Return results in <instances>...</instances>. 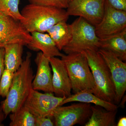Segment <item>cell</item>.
Returning a JSON list of instances; mask_svg holds the SVG:
<instances>
[{
	"instance_id": "obj_19",
	"label": "cell",
	"mask_w": 126,
	"mask_h": 126,
	"mask_svg": "<svg viewBox=\"0 0 126 126\" xmlns=\"http://www.w3.org/2000/svg\"><path fill=\"white\" fill-rule=\"evenodd\" d=\"M67 21H60L47 31L60 51L69 43L72 37L70 26Z\"/></svg>"
},
{
	"instance_id": "obj_26",
	"label": "cell",
	"mask_w": 126,
	"mask_h": 126,
	"mask_svg": "<svg viewBox=\"0 0 126 126\" xmlns=\"http://www.w3.org/2000/svg\"><path fill=\"white\" fill-rule=\"evenodd\" d=\"M5 50L3 47L0 48V79L3 71L5 69L4 64V56Z\"/></svg>"
},
{
	"instance_id": "obj_4",
	"label": "cell",
	"mask_w": 126,
	"mask_h": 126,
	"mask_svg": "<svg viewBox=\"0 0 126 126\" xmlns=\"http://www.w3.org/2000/svg\"><path fill=\"white\" fill-rule=\"evenodd\" d=\"M67 69L74 94L83 90L93 93L95 88L94 79L83 52L64 55L61 57Z\"/></svg>"
},
{
	"instance_id": "obj_8",
	"label": "cell",
	"mask_w": 126,
	"mask_h": 126,
	"mask_svg": "<svg viewBox=\"0 0 126 126\" xmlns=\"http://www.w3.org/2000/svg\"><path fill=\"white\" fill-rule=\"evenodd\" d=\"M126 29V11L119 10L110 5L105 0L102 19L95 26V32L99 39L116 34Z\"/></svg>"
},
{
	"instance_id": "obj_27",
	"label": "cell",
	"mask_w": 126,
	"mask_h": 126,
	"mask_svg": "<svg viewBox=\"0 0 126 126\" xmlns=\"http://www.w3.org/2000/svg\"><path fill=\"white\" fill-rule=\"evenodd\" d=\"M117 126H126V117H122L119 119L118 122Z\"/></svg>"
},
{
	"instance_id": "obj_20",
	"label": "cell",
	"mask_w": 126,
	"mask_h": 126,
	"mask_svg": "<svg viewBox=\"0 0 126 126\" xmlns=\"http://www.w3.org/2000/svg\"><path fill=\"white\" fill-rule=\"evenodd\" d=\"M10 126H35V118L29 110L23 106L10 114Z\"/></svg>"
},
{
	"instance_id": "obj_7",
	"label": "cell",
	"mask_w": 126,
	"mask_h": 126,
	"mask_svg": "<svg viewBox=\"0 0 126 126\" xmlns=\"http://www.w3.org/2000/svg\"><path fill=\"white\" fill-rule=\"evenodd\" d=\"M32 40L31 34L20 21L0 12V48L15 43L27 46Z\"/></svg>"
},
{
	"instance_id": "obj_14",
	"label": "cell",
	"mask_w": 126,
	"mask_h": 126,
	"mask_svg": "<svg viewBox=\"0 0 126 126\" xmlns=\"http://www.w3.org/2000/svg\"><path fill=\"white\" fill-rule=\"evenodd\" d=\"M31 42L27 46L34 50H40L43 54L49 58L54 57H62L64 54L57 48L54 41L48 34L34 32L31 33Z\"/></svg>"
},
{
	"instance_id": "obj_9",
	"label": "cell",
	"mask_w": 126,
	"mask_h": 126,
	"mask_svg": "<svg viewBox=\"0 0 126 126\" xmlns=\"http://www.w3.org/2000/svg\"><path fill=\"white\" fill-rule=\"evenodd\" d=\"M65 97L55 96L53 93H42L32 89L24 106L34 117H46L52 118L55 109L61 106Z\"/></svg>"
},
{
	"instance_id": "obj_21",
	"label": "cell",
	"mask_w": 126,
	"mask_h": 126,
	"mask_svg": "<svg viewBox=\"0 0 126 126\" xmlns=\"http://www.w3.org/2000/svg\"><path fill=\"white\" fill-rule=\"evenodd\" d=\"M20 0H0V12L17 20L24 18L19 11Z\"/></svg>"
},
{
	"instance_id": "obj_24",
	"label": "cell",
	"mask_w": 126,
	"mask_h": 126,
	"mask_svg": "<svg viewBox=\"0 0 126 126\" xmlns=\"http://www.w3.org/2000/svg\"><path fill=\"white\" fill-rule=\"evenodd\" d=\"M34 118L35 126H54L51 118L46 117H34Z\"/></svg>"
},
{
	"instance_id": "obj_15",
	"label": "cell",
	"mask_w": 126,
	"mask_h": 126,
	"mask_svg": "<svg viewBox=\"0 0 126 126\" xmlns=\"http://www.w3.org/2000/svg\"><path fill=\"white\" fill-rule=\"evenodd\" d=\"M109 50L123 61L126 60V29L116 34L100 39L99 49Z\"/></svg>"
},
{
	"instance_id": "obj_17",
	"label": "cell",
	"mask_w": 126,
	"mask_h": 126,
	"mask_svg": "<svg viewBox=\"0 0 126 126\" xmlns=\"http://www.w3.org/2000/svg\"><path fill=\"white\" fill-rule=\"evenodd\" d=\"M92 114L85 126H115L117 110L109 111L100 106H91Z\"/></svg>"
},
{
	"instance_id": "obj_29",
	"label": "cell",
	"mask_w": 126,
	"mask_h": 126,
	"mask_svg": "<svg viewBox=\"0 0 126 126\" xmlns=\"http://www.w3.org/2000/svg\"><path fill=\"white\" fill-rule=\"evenodd\" d=\"M70 0H69V1H70Z\"/></svg>"
},
{
	"instance_id": "obj_11",
	"label": "cell",
	"mask_w": 126,
	"mask_h": 126,
	"mask_svg": "<svg viewBox=\"0 0 126 126\" xmlns=\"http://www.w3.org/2000/svg\"><path fill=\"white\" fill-rule=\"evenodd\" d=\"M98 51L110 70L115 87V103L118 104L126 90V63L109 50L100 48Z\"/></svg>"
},
{
	"instance_id": "obj_1",
	"label": "cell",
	"mask_w": 126,
	"mask_h": 126,
	"mask_svg": "<svg viewBox=\"0 0 126 126\" xmlns=\"http://www.w3.org/2000/svg\"><path fill=\"white\" fill-rule=\"evenodd\" d=\"M31 53L27 52L20 67L14 73L9 93L1 102L0 106L6 118L24 106L33 89L35 76L31 67Z\"/></svg>"
},
{
	"instance_id": "obj_3",
	"label": "cell",
	"mask_w": 126,
	"mask_h": 126,
	"mask_svg": "<svg viewBox=\"0 0 126 126\" xmlns=\"http://www.w3.org/2000/svg\"><path fill=\"white\" fill-rule=\"evenodd\" d=\"M85 55L92 74L95 87L93 93L104 101L115 103L116 92L108 66L96 50L82 52Z\"/></svg>"
},
{
	"instance_id": "obj_25",
	"label": "cell",
	"mask_w": 126,
	"mask_h": 126,
	"mask_svg": "<svg viewBox=\"0 0 126 126\" xmlns=\"http://www.w3.org/2000/svg\"><path fill=\"white\" fill-rule=\"evenodd\" d=\"M110 5L113 8L126 11V0H107Z\"/></svg>"
},
{
	"instance_id": "obj_12",
	"label": "cell",
	"mask_w": 126,
	"mask_h": 126,
	"mask_svg": "<svg viewBox=\"0 0 126 126\" xmlns=\"http://www.w3.org/2000/svg\"><path fill=\"white\" fill-rule=\"evenodd\" d=\"M49 59L53 73L52 81L53 93L57 96L67 97L72 94V89L65 64L61 59L56 57Z\"/></svg>"
},
{
	"instance_id": "obj_28",
	"label": "cell",
	"mask_w": 126,
	"mask_h": 126,
	"mask_svg": "<svg viewBox=\"0 0 126 126\" xmlns=\"http://www.w3.org/2000/svg\"><path fill=\"white\" fill-rule=\"evenodd\" d=\"M6 118L4 113L2 111V108L0 106V125Z\"/></svg>"
},
{
	"instance_id": "obj_18",
	"label": "cell",
	"mask_w": 126,
	"mask_h": 126,
	"mask_svg": "<svg viewBox=\"0 0 126 126\" xmlns=\"http://www.w3.org/2000/svg\"><path fill=\"white\" fill-rule=\"evenodd\" d=\"M24 46L19 43L10 44L3 47L5 50V69L15 73L20 67L22 62Z\"/></svg>"
},
{
	"instance_id": "obj_5",
	"label": "cell",
	"mask_w": 126,
	"mask_h": 126,
	"mask_svg": "<svg viewBox=\"0 0 126 126\" xmlns=\"http://www.w3.org/2000/svg\"><path fill=\"white\" fill-rule=\"evenodd\" d=\"M69 26L71 40L62 50L66 54L81 53L87 50L98 51L100 39L96 34L94 26L81 17Z\"/></svg>"
},
{
	"instance_id": "obj_10",
	"label": "cell",
	"mask_w": 126,
	"mask_h": 126,
	"mask_svg": "<svg viewBox=\"0 0 126 126\" xmlns=\"http://www.w3.org/2000/svg\"><path fill=\"white\" fill-rule=\"evenodd\" d=\"M105 0H70L67 14L85 19L95 27L101 21L104 12Z\"/></svg>"
},
{
	"instance_id": "obj_2",
	"label": "cell",
	"mask_w": 126,
	"mask_h": 126,
	"mask_svg": "<svg viewBox=\"0 0 126 126\" xmlns=\"http://www.w3.org/2000/svg\"><path fill=\"white\" fill-rule=\"evenodd\" d=\"M20 13L24 18L20 22L30 33L47 32L60 21L67 20L69 16L64 9L30 3Z\"/></svg>"
},
{
	"instance_id": "obj_22",
	"label": "cell",
	"mask_w": 126,
	"mask_h": 126,
	"mask_svg": "<svg viewBox=\"0 0 126 126\" xmlns=\"http://www.w3.org/2000/svg\"><path fill=\"white\" fill-rule=\"evenodd\" d=\"M14 73L5 69L0 79V96L6 97L11 86Z\"/></svg>"
},
{
	"instance_id": "obj_6",
	"label": "cell",
	"mask_w": 126,
	"mask_h": 126,
	"mask_svg": "<svg viewBox=\"0 0 126 126\" xmlns=\"http://www.w3.org/2000/svg\"><path fill=\"white\" fill-rule=\"evenodd\" d=\"M91 106L90 103L82 102L64 107L58 106L55 109L52 114L54 126L84 125L92 114Z\"/></svg>"
},
{
	"instance_id": "obj_13",
	"label": "cell",
	"mask_w": 126,
	"mask_h": 126,
	"mask_svg": "<svg viewBox=\"0 0 126 126\" xmlns=\"http://www.w3.org/2000/svg\"><path fill=\"white\" fill-rule=\"evenodd\" d=\"M34 61L37 71L32 82V88L45 93H53L49 59L41 52L37 54Z\"/></svg>"
},
{
	"instance_id": "obj_16",
	"label": "cell",
	"mask_w": 126,
	"mask_h": 126,
	"mask_svg": "<svg viewBox=\"0 0 126 126\" xmlns=\"http://www.w3.org/2000/svg\"><path fill=\"white\" fill-rule=\"evenodd\" d=\"M73 102L93 104L109 111H115L117 109V106L115 103L101 99L89 90H83L70 94L64 99L60 106Z\"/></svg>"
},
{
	"instance_id": "obj_23",
	"label": "cell",
	"mask_w": 126,
	"mask_h": 126,
	"mask_svg": "<svg viewBox=\"0 0 126 126\" xmlns=\"http://www.w3.org/2000/svg\"><path fill=\"white\" fill-rule=\"evenodd\" d=\"M30 4L59 8L67 9L69 0H29Z\"/></svg>"
}]
</instances>
